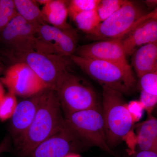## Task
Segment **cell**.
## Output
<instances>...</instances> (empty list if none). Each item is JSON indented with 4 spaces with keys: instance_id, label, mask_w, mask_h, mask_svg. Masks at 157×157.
Returning a JSON list of instances; mask_svg holds the SVG:
<instances>
[{
    "instance_id": "obj_15",
    "label": "cell",
    "mask_w": 157,
    "mask_h": 157,
    "mask_svg": "<svg viewBox=\"0 0 157 157\" xmlns=\"http://www.w3.org/2000/svg\"><path fill=\"white\" fill-rule=\"evenodd\" d=\"M134 129L138 150L157 154V118L149 114L145 121L135 124Z\"/></svg>"
},
{
    "instance_id": "obj_28",
    "label": "cell",
    "mask_w": 157,
    "mask_h": 157,
    "mask_svg": "<svg viewBox=\"0 0 157 157\" xmlns=\"http://www.w3.org/2000/svg\"><path fill=\"white\" fill-rule=\"evenodd\" d=\"M10 139L7 137L0 143V155L9 151L10 147Z\"/></svg>"
},
{
    "instance_id": "obj_35",
    "label": "cell",
    "mask_w": 157,
    "mask_h": 157,
    "mask_svg": "<svg viewBox=\"0 0 157 157\" xmlns=\"http://www.w3.org/2000/svg\"><path fill=\"white\" fill-rule=\"evenodd\" d=\"M1 70H2V68H1V67H0V71H1Z\"/></svg>"
},
{
    "instance_id": "obj_31",
    "label": "cell",
    "mask_w": 157,
    "mask_h": 157,
    "mask_svg": "<svg viewBox=\"0 0 157 157\" xmlns=\"http://www.w3.org/2000/svg\"><path fill=\"white\" fill-rule=\"evenodd\" d=\"M5 91L2 83L0 82V100L5 95Z\"/></svg>"
},
{
    "instance_id": "obj_12",
    "label": "cell",
    "mask_w": 157,
    "mask_h": 157,
    "mask_svg": "<svg viewBox=\"0 0 157 157\" xmlns=\"http://www.w3.org/2000/svg\"><path fill=\"white\" fill-rule=\"evenodd\" d=\"M46 89L17 104L11 117L10 131L14 145L17 147L33 122L40 104L45 98Z\"/></svg>"
},
{
    "instance_id": "obj_29",
    "label": "cell",
    "mask_w": 157,
    "mask_h": 157,
    "mask_svg": "<svg viewBox=\"0 0 157 157\" xmlns=\"http://www.w3.org/2000/svg\"><path fill=\"white\" fill-rule=\"evenodd\" d=\"M133 156V157H157V154L152 152L138 150Z\"/></svg>"
},
{
    "instance_id": "obj_27",
    "label": "cell",
    "mask_w": 157,
    "mask_h": 157,
    "mask_svg": "<svg viewBox=\"0 0 157 157\" xmlns=\"http://www.w3.org/2000/svg\"><path fill=\"white\" fill-rule=\"evenodd\" d=\"M149 19L157 20V7L149 13H146V14H144L143 16H141L135 23L131 31L135 29L138 25L144 22L145 21Z\"/></svg>"
},
{
    "instance_id": "obj_13",
    "label": "cell",
    "mask_w": 157,
    "mask_h": 157,
    "mask_svg": "<svg viewBox=\"0 0 157 157\" xmlns=\"http://www.w3.org/2000/svg\"><path fill=\"white\" fill-rule=\"evenodd\" d=\"M76 55L130 67L121 39L101 40L77 47Z\"/></svg>"
},
{
    "instance_id": "obj_20",
    "label": "cell",
    "mask_w": 157,
    "mask_h": 157,
    "mask_svg": "<svg viewBox=\"0 0 157 157\" xmlns=\"http://www.w3.org/2000/svg\"><path fill=\"white\" fill-rule=\"evenodd\" d=\"M126 2V0H101L96 10L101 22L114 14Z\"/></svg>"
},
{
    "instance_id": "obj_2",
    "label": "cell",
    "mask_w": 157,
    "mask_h": 157,
    "mask_svg": "<svg viewBox=\"0 0 157 157\" xmlns=\"http://www.w3.org/2000/svg\"><path fill=\"white\" fill-rule=\"evenodd\" d=\"M70 58L74 64L102 88L113 90L123 95L129 94L135 89L137 81L131 67L76 55Z\"/></svg>"
},
{
    "instance_id": "obj_19",
    "label": "cell",
    "mask_w": 157,
    "mask_h": 157,
    "mask_svg": "<svg viewBox=\"0 0 157 157\" xmlns=\"http://www.w3.org/2000/svg\"><path fill=\"white\" fill-rule=\"evenodd\" d=\"M71 18L79 30L88 35L91 33L101 22L96 10L82 12Z\"/></svg>"
},
{
    "instance_id": "obj_5",
    "label": "cell",
    "mask_w": 157,
    "mask_h": 157,
    "mask_svg": "<svg viewBox=\"0 0 157 157\" xmlns=\"http://www.w3.org/2000/svg\"><path fill=\"white\" fill-rule=\"evenodd\" d=\"M66 123L90 147L94 146L117 157L107 143L101 105L65 114Z\"/></svg>"
},
{
    "instance_id": "obj_26",
    "label": "cell",
    "mask_w": 157,
    "mask_h": 157,
    "mask_svg": "<svg viewBox=\"0 0 157 157\" xmlns=\"http://www.w3.org/2000/svg\"><path fill=\"white\" fill-rule=\"evenodd\" d=\"M127 107L135 124L142 118L145 111L143 104L139 101H132L127 104Z\"/></svg>"
},
{
    "instance_id": "obj_7",
    "label": "cell",
    "mask_w": 157,
    "mask_h": 157,
    "mask_svg": "<svg viewBox=\"0 0 157 157\" xmlns=\"http://www.w3.org/2000/svg\"><path fill=\"white\" fill-rule=\"evenodd\" d=\"M18 62L28 65L50 89L55 90L59 79L69 70V57L34 51L17 57Z\"/></svg>"
},
{
    "instance_id": "obj_34",
    "label": "cell",
    "mask_w": 157,
    "mask_h": 157,
    "mask_svg": "<svg viewBox=\"0 0 157 157\" xmlns=\"http://www.w3.org/2000/svg\"><path fill=\"white\" fill-rule=\"evenodd\" d=\"M152 114L154 116H155L157 118V106L156 107H155V108Z\"/></svg>"
},
{
    "instance_id": "obj_4",
    "label": "cell",
    "mask_w": 157,
    "mask_h": 157,
    "mask_svg": "<svg viewBox=\"0 0 157 157\" xmlns=\"http://www.w3.org/2000/svg\"><path fill=\"white\" fill-rule=\"evenodd\" d=\"M65 114L100 105L94 90L85 80L70 72L61 76L55 90Z\"/></svg>"
},
{
    "instance_id": "obj_23",
    "label": "cell",
    "mask_w": 157,
    "mask_h": 157,
    "mask_svg": "<svg viewBox=\"0 0 157 157\" xmlns=\"http://www.w3.org/2000/svg\"><path fill=\"white\" fill-rule=\"evenodd\" d=\"M101 0H72L69 2L68 10L71 18L76 14L97 9Z\"/></svg>"
},
{
    "instance_id": "obj_1",
    "label": "cell",
    "mask_w": 157,
    "mask_h": 157,
    "mask_svg": "<svg viewBox=\"0 0 157 157\" xmlns=\"http://www.w3.org/2000/svg\"><path fill=\"white\" fill-rule=\"evenodd\" d=\"M56 92L48 89L33 122L16 147L20 157H28L40 144L64 125L66 122Z\"/></svg>"
},
{
    "instance_id": "obj_25",
    "label": "cell",
    "mask_w": 157,
    "mask_h": 157,
    "mask_svg": "<svg viewBox=\"0 0 157 157\" xmlns=\"http://www.w3.org/2000/svg\"><path fill=\"white\" fill-rule=\"evenodd\" d=\"M139 101L143 104L147 115L152 114L157 106V95L140 90Z\"/></svg>"
},
{
    "instance_id": "obj_9",
    "label": "cell",
    "mask_w": 157,
    "mask_h": 157,
    "mask_svg": "<svg viewBox=\"0 0 157 157\" xmlns=\"http://www.w3.org/2000/svg\"><path fill=\"white\" fill-rule=\"evenodd\" d=\"M37 34L39 40V52L66 57L76 52L78 36L73 28L62 29L45 24L39 27Z\"/></svg>"
},
{
    "instance_id": "obj_16",
    "label": "cell",
    "mask_w": 157,
    "mask_h": 157,
    "mask_svg": "<svg viewBox=\"0 0 157 157\" xmlns=\"http://www.w3.org/2000/svg\"><path fill=\"white\" fill-rule=\"evenodd\" d=\"M69 1L49 0L41 9L42 18L47 24L57 28L67 29L72 28L68 23Z\"/></svg>"
},
{
    "instance_id": "obj_18",
    "label": "cell",
    "mask_w": 157,
    "mask_h": 157,
    "mask_svg": "<svg viewBox=\"0 0 157 157\" xmlns=\"http://www.w3.org/2000/svg\"><path fill=\"white\" fill-rule=\"evenodd\" d=\"M17 14L27 22L38 29L47 24L42 18L41 10L37 1L14 0Z\"/></svg>"
},
{
    "instance_id": "obj_3",
    "label": "cell",
    "mask_w": 157,
    "mask_h": 157,
    "mask_svg": "<svg viewBox=\"0 0 157 157\" xmlns=\"http://www.w3.org/2000/svg\"><path fill=\"white\" fill-rule=\"evenodd\" d=\"M101 105L107 143L110 148L126 140L135 124L127 107L122 94L102 88Z\"/></svg>"
},
{
    "instance_id": "obj_21",
    "label": "cell",
    "mask_w": 157,
    "mask_h": 157,
    "mask_svg": "<svg viewBox=\"0 0 157 157\" xmlns=\"http://www.w3.org/2000/svg\"><path fill=\"white\" fill-rule=\"evenodd\" d=\"M16 95L9 92L0 100V120L4 121L11 118L17 105Z\"/></svg>"
},
{
    "instance_id": "obj_22",
    "label": "cell",
    "mask_w": 157,
    "mask_h": 157,
    "mask_svg": "<svg viewBox=\"0 0 157 157\" xmlns=\"http://www.w3.org/2000/svg\"><path fill=\"white\" fill-rule=\"evenodd\" d=\"M17 14L14 1L0 0V30L2 31Z\"/></svg>"
},
{
    "instance_id": "obj_14",
    "label": "cell",
    "mask_w": 157,
    "mask_h": 157,
    "mask_svg": "<svg viewBox=\"0 0 157 157\" xmlns=\"http://www.w3.org/2000/svg\"><path fill=\"white\" fill-rule=\"evenodd\" d=\"M157 41V20L149 19L137 25L121 39L127 56L138 48Z\"/></svg>"
},
{
    "instance_id": "obj_32",
    "label": "cell",
    "mask_w": 157,
    "mask_h": 157,
    "mask_svg": "<svg viewBox=\"0 0 157 157\" xmlns=\"http://www.w3.org/2000/svg\"><path fill=\"white\" fill-rule=\"evenodd\" d=\"M64 157H81V156L77 153H71Z\"/></svg>"
},
{
    "instance_id": "obj_11",
    "label": "cell",
    "mask_w": 157,
    "mask_h": 157,
    "mask_svg": "<svg viewBox=\"0 0 157 157\" xmlns=\"http://www.w3.org/2000/svg\"><path fill=\"white\" fill-rule=\"evenodd\" d=\"M37 29L17 14L3 29L2 37L17 57L32 52L38 51L39 41Z\"/></svg>"
},
{
    "instance_id": "obj_8",
    "label": "cell",
    "mask_w": 157,
    "mask_h": 157,
    "mask_svg": "<svg viewBox=\"0 0 157 157\" xmlns=\"http://www.w3.org/2000/svg\"><path fill=\"white\" fill-rule=\"evenodd\" d=\"M89 147L66 123L58 132L37 146L28 157H64Z\"/></svg>"
},
{
    "instance_id": "obj_33",
    "label": "cell",
    "mask_w": 157,
    "mask_h": 157,
    "mask_svg": "<svg viewBox=\"0 0 157 157\" xmlns=\"http://www.w3.org/2000/svg\"><path fill=\"white\" fill-rule=\"evenodd\" d=\"M48 1H49V0H40V1H37V2L38 4L39 3V4H41V5L45 6L48 2Z\"/></svg>"
},
{
    "instance_id": "obj_30",
    "label": "cell",
    "mask_w": 157,
    "mask_h": 157,
    "mask_svg": "<svg viewBox=\"0 0 157 157\" xmlns=\"http://www.w3.org/2000/svg\"><path fill=\"white\" fill-rule=\"evenodd\" d=\"M144 3L149 8L157 7V0H146L144 1Z\"/></svg>"
},
{
    "instance_id": "obj_6",
    "label": "cell",
    "mask_w": 157,
    "mask_h": 157,
    "mask_svg": "<svg viewBox=\"0 0 157 157\" xmlns=\"http://www.w3.org/2000/svg\"><path fill=\"white\" fill-rule=\"evenodd\" d=\"M145 14L136 3L127 1L118 11L101 22L89 36L97 41L122 39Z\"/></svg>"
},
{
    "instance_id": "obj_10",
    "label": "cell",
    "mask_w": 157,
    "mask_h": 157,
    "mask_svg": "<svg viewBox=\"0 0 157 157\" xmlns=\"http://www.w3.org/2000/svg\"><path fill=\"white\" fill-rule=\"evenodd\" d=\"M1 82L15 95L28 98L48 88L26 64L17 62L8 69Z\"/></svg>"
},
{
    "instance_id": "obj_17",
    "label": "cell",
    "mask_w": 157,
    "mask_h": 157,
    "mask_svg": "<svg viewBox=\"0 0 157 157\" xmlns=\"http://www.w3.org/2000/svg\"><path fill=\"white\" fill-rule=\"evenodd\" d=\"M132 56V66L140 78L157 64V41L141 46Z\"/></svg>"
},
{
    "instance_id": "obj_24",
    "label": "cell",
    "mask_w": 157,
    "mask_h": 157,
    "mask_svg": "<svg viewBox=\"0 0 157 157\" xmlns=\"http://www.w3.org/2000/svg\"><path fill=\"white\" fill-rule=\"evenodd\" d=\"M139 79L140 90L157 95V64Z\"/></svg>"
}]
</instances>
